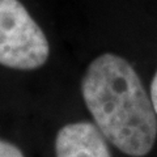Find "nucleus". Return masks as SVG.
Returning a JSON list of instances; mask_svg holds the SVG:
<instances>
[{"mask_svg": "<svg viewBox=\"0 0 157 157\" xmlns=\"http://www.w3.org/2000/svg\"><path fill=\"white\" fill-rule=\"evenodd\" d=\"M81 94L96 126L131 157H143L157 139L153 102L128 62L115 54L96 58L82 76Z\"/></svg>", "mask_w": 157, "mask_h": 157, "instance_id": "1", "label": "nucleus"}, {"mask_svg": "<svg viewBox=\"0 0 157 157\" xmlns=\"http://www.w3.org/2000/svg\"><path fill=\"white\" fill-rule=\"evenodd\" d=\"M56 157H111L106 137L90 122L63 126L55 139Z\"/></svg>", "mask_w": 157, "mask_h": 157, "instance_id": "3", "label": "nucleus"}, {"mask_svg": "<svg viewBox=\"0 0 157 157\" xmlns=\"http://www.w3.org/2000/svg\"><path fill=\"white\" fill-rule=\"evenodd\" d=\"M0 157H25L21 149L9 141L0 139Z\"/></svg>", "mask_w": 157, "mask_h": 157, "instance_id": "4", "label": "nucleus"}, {"mask_svg": "<svg viewBox=\"0 0 157 157\" xmlns=\"http://www.w3.org/2000/svg\"><path fill=\"white\" fill-rule=\"evenodd\" d=\"M151 98H152V102H153V106H155V110L157 113V71L155 73V77L151 82Z\"/></svg>", "mask_w": 157, "mask_h": 157, "instance_id": "5", "label": "nucleus"}, {"mask_svg": "<svg viewBox=\"0 0 157 157\" xmlns=\"http://www.w3.org/2000/svg\"><path fill=\"white\" fill-rule=\"evenodd\" d=\"M50 55L45 33L18 0H0V66L21 71L42 67Z\"/></svg>", "mask_w": 157, "mask_h": 157, "instance_id": "2", "label": "nucleus"}]
</instances>
